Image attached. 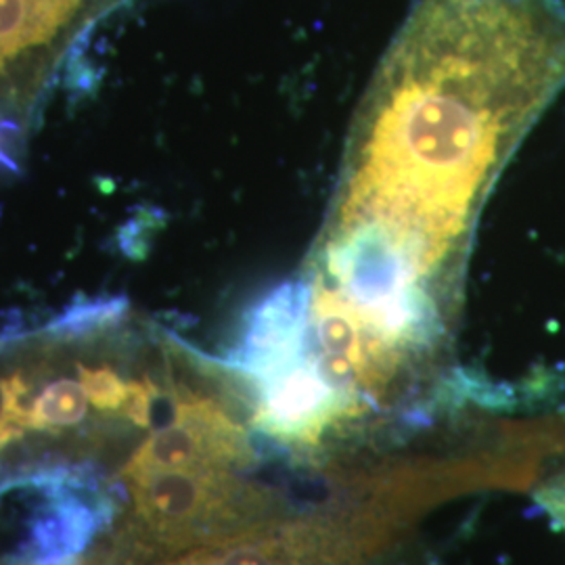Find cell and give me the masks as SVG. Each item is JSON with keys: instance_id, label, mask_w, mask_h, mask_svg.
Segmentation results:
<instances>
[{"instance_id": "6da1fadb", "label": "cell", "mask_w": 565, "mask_h": 565, "mask_svg": "<svg viewBox=\"0 0 565 565\" xmlns=\"http://www.w3.org/2000/svg\"><path fill=\"white\" fill-rule=\"evenodd\" d=\"M564 88V0H413L296 277L364 356L404 369L443 343L490 191Z\"/></svg>"}, {"instance_id": "7a4b0ae2", "label": "cell", "mask_w": 565, "mask_h": 565, "mask_svg": "<svg viewBox=\"0 0 565 565\" xmlns=\"http://www.w3.org/2000/svg\"><path fill=\"white\" fill-rule=\"evenodd\" d=\"M135 507L132 541L149 551H195L221 545L281 520L285 503L273 490L228 469L156 471L128 480Z\"/></svg>"}, {"instance_id": "3957f363", "label": "cell", "mask_w": 565, "mask_h": 565, "mask_svg": "<svg viewBox=\"0 0 565 565\" xmlns=\"http://www.w3.org/2000/svg\"><path fill=\"white\" fill-rule=\"evenodd\" d=\"M384 536V525L371 515H306L275 520L184 557L193 565H352Z\"/></svg>"}, {"instance_id": "277c9868", "label": "cell", "mask_w": 565, "mask_h": 565, "mask_svg": "<svg viewBox=\"0 0 565 565\" xmlns=\"http://www.w3.org/2000/svg\"><path fill=\"white\" fill-rule=\"evenodd\" d=\"M249 434L216 398L177 390L166 424L156 427L121 467L132 480L156 471L235 469L254 463Z\"/></svg>"}, {"instance_id": "5b68a950", "label": "cell", "mask_w": 565, "mask_h": 565, "mask_svg": "<svg viewBox=\"0 0 565 565\" xmlns=\"http://www.w3.org/2000/svg\"><path fill=\"white\" fill-rule=\"evenodd\" d=\"M252 390V425L281 445L315 448L329 427L361 415L324 384L306 354Z\"/></svg>"}, {"instance_id": "8992f818", "label": "cell", "mask_w": 565, "mask_h": 565, "mask_svg": "<svg viewBox=\"0 0 565 565\" xmlns=\"http://www.w3.org/2000/svg\"><path fill=\"white\" fill-rule=\"evenodd\" d=\"M81 0H0V63L51 41Z\"/></svg>"}, {"instance_id": "52a82bcc", "label": "cell", "mask_w": 565, "mask_h": 565, "mask_svg": "<svg viewBox=\"0 0 565 565\" xmlns=\"http://www.w3.org/2000/svg\"><path fill=\"white\" fill-rule=\"evenodd\" d=\"M88 404L90 401L81 382L70 377L53 380L28 403V431H61L74 427L86 417Z\"/></svg>"}, {"instance_id": "ba28073f", "label": "cell", "mask_w": 565, "mask_h": 565, "mask_svg": "<svg viewBox=\"0 0 565 565\" xmlns=\"http://www.w3.org/2000/svg\"><path fill=\"white\" fill-rule=\"evenodd\" d=\"M128 302L124 298H99V300H84L72 306L46 327L49 333L60 338H81L86 333L99 331L103 327L118 323Z\"/></svg>"}, {"instance_id": "9c48e42d", "label": "cell", "mask_w": 565, "mask_h": 565, "mask_svg": "<svg viewBox=\"0 0 565 565\" xmlns=\"http://www.w3.org/2000/svg\"><path fill=\"white\" fill-rule=\"evenodd\" d=\"M81 384L90 404L105 413H120L130 398L132 382H126L111 366H78Z\"/></svg>"}, {"instance_id": "30bf717a", "label": "cell", "mask_w": 565, "mask_h": 565, "mask_svg": "<svg viewBox=\"0 0 565 565\" xmlns=\"http://www.w3.org/2000/svg\"><path fill=\"white\" fill-rule=\"evenodd\" d=\"M0 565H81L78 557H34V555H25V553H18L15 557H9L7 562Z\"/></svg>"}, {"instance_id": "8fae6325", "label": "cell", "mask_w": 565, "mask_h": 565, "mask_svg": "<svg viewBox=\"0 0 565 565\" xmlns=\"http://www.w3.org/2000/svg\"><path fill=\"white\" fill-rule=\"evenodd\" d=\"M162 565H193V564H191V562H189V559H186V557H184V555H182V557H179V559H177V562H170V564H162Z\"/></svg>"}]
</instances>
